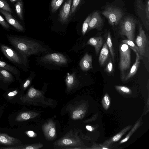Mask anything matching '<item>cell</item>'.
I'll list each match as a JSON object with an SVG mask.
<instances>
[{"label":"cell","mask_w":149,"mask_h":149,"mask_svg":"<svg viewBox=\"0 0 149 149\" xmlns=\"http://www.w3.org/2000/svg\"><path fill=\"white\" fill-rule=\"evenodd\" d=\"M69 107L70 118L75 120L82 119L85 116L87 109L86 104L85 103L75 104L70 106Z\"/></svg>","instance_id":"8"},{"label":"cell","mask_w":149,"mask_h":149,"mask_svg":"<svg viewBox=\"0 0 149 149\" xmlns=\"http://www.w3.org/2000/svg\"><path fill=\"white\" fill-rule=\"evenodd\" d=\"M16 0H10V1L12 2L15 1H16Z\"/></svg>","instance_id":"43"},{"label":"cell","mask_w":149,"mask_h":149,"mask_svg":"<svg viewBox=\"0 0 149 149\" xmlns=\"http://www.w3.org/2000/svg\"><path fill=\"white\" fill-rule=\"evenodd\" d=\"M20 99L22 102L31 105L42 107H51L54 105L52 99L46 97L42 91L33 86L30 88L26 94L21 96Z\"/></svg>","instance_id":"2"},{"label":"cell","mask_w":149,"mask_h":149,"mask_svg":"<svg viewBox=\"0 0 149 149\" xmlns=\"http://www.w3.org/2000/svg\"><path fill=\"white\" fill-rule=\"evenodd\" d=\"M140 120L138 121L135 123L132 128L131 130L127 136L120 142V143L121 144L127 141L129 139L130 136L134 133L137 130L140 125Z\"/></svg>","instance_id":"28"},{"label":"cell","mask_w":149,"mask_h":149,"mask_svg":"<svg viewBox=\"0 0 149 149\" xmlns=\"http://www.w3.org/2000/svg\"><path fill=\"white\" fill-rule=\"evenodd\" d=\"M0 8L10 13L12 11L8 3L4 0H0Z\"/></svg>","instance_id":"34"},{"label":"cell","mask_w":149,"mask_h":149,"mask_svg":"<svg viewBox=\"0 0 149 149\" xmlns=\"http://www.w3.org/2000/svg\"><path fill=\"white\" fill-rule=\"evenodd\" d=\"M83 144L77 133H74L72 130H70L56 141L54 146L56 149H80Z\"/></svg>","instance_id":"3"},{"label":"cell","mask_w":149,"mask_h":149,"mask_svg":"<svg viewBox=\"0 0 149 149\" xmlns=\"http://www.w3.org/2000/svg\"><path fill=\"white\" fill-rule=\"evenodd\" d=\"M109 51L106 43L104 44L101 50L99 58V62L101 65H103L107 61L109 54Z\"/></svg>","instance_id":"22"},{"label":"cell","mask_w":149,"mask_h":149,"mask_svg":"<svg viewBox=\"0 0 149 149\" xmlns=\"http://www.w3.org/2000/svg\"><path fill=\"white\" fill-rule=\"evenodd\" d=\"M39 114L38 113L31 111L22 112L17 116L15 120L17 121H25L34 118Z\"/></svg>","instance_id":"20"},{"label":"cell","mask_w":149,"mask_h":149,"mask_svg":"<svg viewBox=\"0 0 149 149\" xmlns=\"http://www.w3.org/2000/svg\"><path fill=\"white\" fill-rule=\"evenodd\" d=\"M115 87L117 90L123 93L130 94L132 92L131 89L125 86H116Z\"/></svg>","instance_id":"32"},{"label":"cell","mask_w":149,"mask_h":149,"mask_svg":"<svg viewBox=\"0 0 149 149\" xmlns=\"http://www.w3.org/2000/svg\"><path fill=\"white\" fill-rule=\"evenodd\" d=\"M65 82L66 91L68 93L75 88L79 83L75 73L74 72H73L71 74L68 73L65 79Z\"/></svg>","instance_id":"14"},{"label":"cell","mask_w":149,"mask_h":149,"mask_svg":"<svg viewBox=\"0 0 149 149\" xmlns=\"http://www.w3.org/2000/svg\"><path fill=\"white\" fill-rule=\"evenodd\" d=\"M131 127V125L126 126L116 135L104 142L101 145L106 147L109 146L113 143L118 141L121 139L122 136L130 129Z\"/></svg>","instance_id":"18"},{"label":"cell","mask_w":149,"mask_h":149,"mask_svg":"<svg viewBox=\"0 0 149 149\" xmlns=\"http://www.w3.org/2000/svg\"><path fill=\"white\" fill-rule=\"evenodd\" d=\"M92 58L91 55L86 53L82 58L79 63V65L83 71H86L93 68Z\"/></svg>","instance_id":"17"},{"label":"cell","mask_w":149,"mask_h":149,"mask_svg":"<svg viewBox=\"0 0 149 149\" xmlns=\"http://www.w3.org/2000/svg\"><path fill=\"white\" fill-rule=\"evenodd\" d=\"M43 144L41 143L29 144L27 145H22L15 146L12 147L0 148V149H39L42 147Z\"/></svg>","instance_id":"23"},{"label":"cell","mask_w":149,"mask_h":149,"mask_svg":"<svg viewBox=\"0 0 149 149\" xmlns=\"http://www.w3.org/2000/svg\"><path fill=\"white\" fill-rule=\"evenodd\" d=\"M102 14L107 19L109 23L112 26L117 25L123 15L120 10L110 7L107 8L102 12Z\"/></svg>","instance_id":"7"},{"label":"cell","mask_w":149,"mask_h":149,"mask_svg":"<svg viewBox=\"0 0 149 149\" xmlns=\"http://www.w3.org/2000/svg\"><path fill=\"white\" fill-rule=\"evenodd\" d=\"M0 49L4 55L12 62L17 64L23 63L22 57L12 48L3 45H1Z\"/></svg>","instance_id":"9"},{"label":"cell","mask_w":149,"mask_h":149,"mask_svg":"<svg viewBox=\"0 0 149 149\" xmlns=\"http://www.w3.org/2000/svg\"><path fill=\"white\" fill-rule=\"evenodd\" d=\"M0 67L15 74L18 73V71L15 67L6 63L0 60Z\"/></svg>","instance_id":"26"},{"label":"cell","mask_w":149,"mask_h":149,"mask_svg":"<svg viewBox=\"0 0 149 149\" xmlns=\"http://www.w3.org/2000/svg\"><path fill=\"white\" fill-rule=\"evenodd\" d=\"M0 24L6 29H8L9 26L8 24L5 21L3 18L0 15Z\"/></svg>","instance_id":"37"},{"label":"cell","mask_w":149,"mask_h":149,"mask_svg":"<svg viewBox=\"0 0 149 149\" xmlns=\"http://www.w3.org/2000/svg\"><path fill=\"white\" fill-rule=\"evenodd\" d=\"M0 79L5 82H10L13 80V78L8 71L0 67Z\"/></svg>","instance_id":"24"},{"label":"cell","mask_w":149,"mask_h":149,"mask_svg":"<svg viewBox=\"0 0 149 149\" xmlns=\"http://www.w3.org/2000/svg\"><path fill=\"white\" fill-rule=\"evenodd\" d=\"M136 54V59L135 62L131 67L130 72L126 75L124 80L127 81L132 77L136 74L140 63L141 57L138 53L135 52Z\"/></svg>","instance_id":"21"},{"label":"cell","mask_w":149,"mask_h":149,"mask_svg":"<svg viewBox=\"0 0 149 149\" xmlns=\"http://www.w3.org/2000/svg\"><path fill=\"white\" fill-rule=\"evenodd\" d=\"M102 105L106 110H107L110 106V97L107 93H106L102 100Z\"/></svg>","instance_id":"31"},{"label":"cell","mask_w":149,"mask_h":149,"mask_svg":"<svg viewBox=\"0 0 149 149\" xmlns=\"http://www.w3.org/2000/svg\"><path fill=\"white\" fill-rule=\"evenodd\" d=\"M0 12L5 16L8 22L20 31H23L24 28L19 22L11 15L10 13L0 9Z\"/></svg>","instance_id":"15"},{"label":"cell","mask_w":149,"mask_h":149,"mask_svg":"<svg viewBox=\"0 0 149 149\" xmlns=\"http://www.w3.org/2000/svg\"><path fill=\"white\" fill-rule=\"evenodd\" d=\"M15 9L16 12L20 19L22 20L23 16L22 0H18L15 5Z\"/></svg>","instance_id":"27"},{"label":"cell","mask_w":149,"mask_h":149,"mask_svg":"<svg viewBox=\"0 0 149 149\" xmlns=\"http://www.w3.org/2000/svg\"><path fill=\"white\" fill-rule=\"evenodd\" d=\"M136 22L131 18H127L120 24V33L125 36L127 39L134 41Z\"/></svg>","instance_id":"6"},{"label":"cell","mask_w":149,"mask_h":149,"mask_svg":"<svg viewBox=\"0 0 149 149\" xmlns=\"http://www.w3.org/2000/svg\"><path fill=\"white\" fill-rule=\"evenodd\" d=\"M21 143V141L17 138L10 136L6 133H0L1 144L11 146Z\"/></svg>","instance_id":"16"},{"label":"cell","mask_w":149,"mask_h":149,"mask_svg":"<svg viewBox=\"0 0 149 149\" xmlns=\"http://www.w3.org/2000/svg\"><path fill=\"white\" fill-rule=\"evenodd\" d=\"M103 24V20L99 14L97 12H95L91 16L88 30L94 29L100 30Z\"/></svg>","instance_id":"13"},{"label":"cell","mask_w":149,"mask_h":149,"mask_svg":"<svg viewBox=\"0 0 149 149\" xmlns=\"http://www.w3.org/2000/svg\"><path fill=\"white\" fill-rule=\"evenodd\" d=\"M121 42L127 45L135 52H137L139 54V50L138 47L132 41L128 39H126L122 40Z\"/></svg>","instance_id":"30"},{"label":"cell","mask_w":149,"mask_h":149,"mask_svg":"<svg viewBox=\"0 0 149 149\" xmlns=\"http://www.w3.org/2000/svg\"><path fill=\"white\" fill-rule=\"evenodd\" d=\"M64 0H52L51 6V11L52 13L56 12Z\"/></svg>","instance_id":"29"},{"label":"cell","mask_w":149,"mask_h":149,"mask_svg":"<svg viewBox=\"0 0 149 149\" xmlns=\"http://www.w3.org/2000/svg\"><path fill=\"white\" fill-rule=\"evenodd\" d=\"M18 93L17 91L15 90L8 93V95L9 97H13L16 95Z\"/></svg>","instance_id":"40"},{"label":"cell","mask_w":149,"mask_h":149,"mask_svg":"<svg viewBox=\"0 0 149 149\" xmlns=\"http://www.w3.org/2000/svg\"><path fill=\"white\" fill-rule=\"evenodd\" d=\"M25 133L29 137H34L37 136V134L31 130L26 131Z\"/></svg>","instance_id":"38"},{"label":"cell","mask_w":149,"mask_h":149,"mask_svg":"<svg viewBox=\"0 0 149 149\" xmlns=\"http://www.w3.org/2000/svg\"><path fill=\"white\" fill-rule=\"evenodd\" d=\"M9 41L19 53L26 58L27 56L46 51L39 42L23 38L10 36Z\"/></svg>","instance_id":"1"},{"label":"cell","mask_w":149,"mask_h":149,"mask_svg":"<svg viewBox=\"0 0 149 149\" xmlns=\"http://www.w3.org/2000/svg\"><path fill=\"white\" fill-rule=\"evenodd\" d=\"M149 0H148L147 3V6L146 8V16L147 17L148 19V21L149 20Z\"/></svg>","instance_id":"41"},{"label":"cell","mask_w":149,"mask_h":149,"mask_svg":"<svg viewBox=\"0 0 149 149\" xmlns=\"http://www.w3.org/2000/svg\"><path fill=\"white\" fill-rule=\"evenodd\" d=\"M72 0H67L63 6L58 15V20L62 24H66L70 16Z\"/></svg>","instance_id":"12"},{"label":"cell","mask_w":149,"mask_h":149,"mask_svg":"<svg viewBox=\"0 0 149 149\" xmlns=\"http://www.w3.org/2000/svg\"><path fill=\"white\" fill-rule=\"evenodd\" d=\"M43 62L53 63L56 65L66 64L68 60L66 56L59 53H53L46 54L41 59Z\"/></svg>","instance_id":"10"},{"label":"cell","mask_w":149,"mask_h":149,"mask_svg":"<svg viewBox=\"0 0 149 149\" xmlns=\"http://www.w3.org/2000/svg\"><path fill=\"white\" fill-rule=\"evenodd\" d=\"M91 17V16L90 15L88 16L83 23L82 29V34L84 35L86 34L88 30Z\"/></svg>","instance_id":"33"},{"label":"cell","mask_w":149,"mask_h":149,"mask_svg":"<svg viewBox=\"0 0 149 149\" xmlns=\"http://www.w3.org/2000/svg\"><path fill=\"white\" fill-rule=\"evenodd\" d=\"M103 43V38L101 37H94L89 39L87 42L86 44L94 47L95 53L97 54H98Z\"/></svg>","instance_id":"19"},{"label":"cell","mask_w":149,"mask_h":149,"mask_svg":"<svg viewBox=\"0 0 149 149\" xmlns=\"http://www.w3.org/2000/svg\"><path fill=\"white\" fill-rule=\"evenodd\" d=\"M86 128L90 132L93 131L94 130V128L93 127L89 125H86Z\"/></svg>","instance_id":"42"},{"label":"cell","mask_w":149,"mask_h":149,"mask_svg":"<svg viewBox=\"0 0 149 149\" xmlns=\"http://www.w3.org/2000/svg\"><path fill=\"white\" fill-rule=\"evenodd\" d=\"M139 33L137 36L135 42L138 48L139 54L141 57L144 56L149 61V41L144 31L139 24Z\"/></svg>","instance_id":"5"},{"label":"cell","mask_w":149,"mask_h":149,"mask_svg":"<svg viewBox=\"0 0 149 149\" xmlns=\"http://www.w3.org/2000/svg\"><path fill=\"white\" fill-rule=\"evenodd\" d=\"M119 67L121 79L124 80L126 72L130 68L131 63V51L128 45L122 43L119 46Z\"/></svg>","instance_id":"4"},{"label":"cell","mask_w":149,"mask_h":149,"mask_svg":"<svg viewBox=\"0 0 149 149\" xmlns=\"http://www.w3.org/2000/svg\"><path fill=\"white\" fill-rule=\"evenodd\" d=\"M81 0H73L72 3L70 16L74 13L80 4Z\"/></svg>","instance_id":"35"},{"label":"cell","mask_w":149,"mask_h":149,"mask_svg":"<svg viewBox=\"0 0 149 149\" xmlns=\"http://www.w3.org/2000/svg\"><path fill=\"white\" fill-rule=\"evenodd\" d=\"M106 42L111 54L112 60L113 61H114L115 54L113 46L111 34L109 32H108L107 33Z\"/></svg>","instance_id":"25"},{"label":"cell","mask_w":149,"mask_h":149,"mask_svg":"<svg viewBox=\"0 0 149 149\" xmlns=\"http://www.w3.org/2000/svg\"><path fill=\"white\" fill-rule=\"evenodd\" d=\"M43 132L46 139L51 141L54 139L56 136L55 123L53 120H49L42 126Z\"/></svg>","instance_id":"11"},{"label":"cell","mask_w":149,"mask_h":149,"mask_svg":"<svg viewBox=\"0 0 149 149\" xmlns=\"http://www.w3.org/2000/svg\"><path fill=\"white\" fill-rule=\"evenodd\" d=\"M31 82V80L30 79H28L26 80L23 85V88L24 89H26L29 86Z\"/></svg>","instance_id":"39"},{"label":"cell","mask_w":149,"mask_h":149,"mask_svg":"<svg viewBox=\"0 0 149 149\" xmlns=\"http://www.w3.org/2000/svg\"><path fill=\"white\" fill-rule=\"evenodd\" d=\"M113 69V64L111 58H110L106 65L105 70L107 72L110 74L112 72Z\"/></svg>","instance_id":"36"}]
</instances>
